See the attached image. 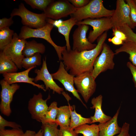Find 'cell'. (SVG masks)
I'll return each mask as SVG.
<instances>
[{
  "label": "cell",
  "instance_id": "obj_1",
  "mask_svg": "<svg viewBox=\"0 0 136 136\" xmlns=\"http://www.w3.org/2000/svg\"><path fill=\"white\" fill-rule=\"evenodd\" d=\"M107 36L106 31L98 38L96 46L91 50L80 52L64 49L62 52V60L66 70L75 77L86 72H92L94 62L101 52Z\"/></svg>",
  "mask_w": 136,
  "mask_h": 136
},
{
  "label": "cell",
  "instance_id": "obj_2",
  "mask_svg": "<svg viewBox=\"0 0 136 136\" xmlns=\"http://www.w3.org/2000/svg\"><path fill=\"white\" fill-rule=\"evenodd\" d=\"M114 10H110L104 6L102 0H92L84 6L77 9L71 15L78 22L88 18H99L111 17Z\"/></svg>",
  "mask_w": 136,
  "mask_h": 136
},
{
  "label": "cell",
  "instance_id": "obj_3",
  "mask_svg": "<svg viewBox=\"0 0 136 136\" xmlns=\"http://www.w3.org/2000/svg\"><path fill=\"white\" fill-rule=\"evenodd\" d=\"M54 26L48 23L43 27L37 28H33L23 26L21 27L18 35L20 39L25 40L31 38H39L46 40L54 48L59 61L62 60V52L66 48V46H61L57 45L52 40L50 36L51 30Z\"/></svg>",
  "mask_w": 136,
  "mask_h": 136
},
{
  "label": "cell",
  "instance_id": "obj_4",
  "mask_svg": "<svg viewBox=\"0 0 136 136\" xmlns=\"http://www.w3.org/2000/svg\"><path fill=\"white\" fill-rule=\"evenodd\" d=\"M11 17L18 16L21 19V22L24 26L30 28H37L42 27L47 23L45 14L35 13L28 10L23 3H21L18 8L13 9Z\"/></svg>",
  "mask_w": 136,
  "mask_h": 136
},
{
  "label": "cell",
  "instance_id": "obj_5",
  "mask_svg": "<svg viewBox=\"0 0 136 136\" xmlns=\"http://www.w3.org/2000/svg\"><path fill=\"white\" fill-rule=\"evenodd\" d=\"M115 55L110 46L104 43L100 55L96 58L93 63L91 73L95 79L100 73L114 68L115 64L114 58Z\"/></svg>",
  "mask_w": 136,
  "mask_h": 136
},
{
  "label": "cell",
  "instance_id": "obj_6",
  "mask_svg": "<svg viewBox=\"0 0 136 136\" xmlns=\"http://www.w3.org/2000/svg\"><path fill=\"white\" fill-rule=\"evenodd\" d=\"M95 80L90 72H86L74 77V84L76 90L86 103L88 102L95 91L96 84Z\"/></svg>",
  "mask_w": 136,
  "mask_h": 136
},
{
  "label": "cell",
  "instance_id": "obj_7",
  "mask_svg": "<svg viewBox=\"0 0 136 136\" xmlns=\"http://www.w3.org/2000/svg\"><path fill=\"white\" fill-rule=\"evenodd\" d=\"M77 9L68 0H53L44 11L47 18L57 20L71 15Z\"/></svg>",
  "mask_w": 136,
  "mask_h": 136
},
{
  "label": "cell",
  "instance_id": "obj_8",
  "mask_svg": "<svg viewBox=\"0 0 136 136\" xmlns=\"http://www.w3.org/2000/svg\"><path fill=\"white\" fill-rule=\"evenodd\" d=\"M85 24L92 26L93 30L89 32L87 38L91 43L102 35L104 32L112 28L111 17H104L99 18H88L77 22L76 25Z\"/></svg>",
  "mask_w": 136,
  "mask_h": 136
},
{
  "label": "cell",
  "instance_id": "obj_9",
  "mask_svg": "<svg viewBox=\"0 0 136 136\" xmlns=\"http://www.w3.org/2000/svg\"><path fill=\"white\" fill-rule=\"evenodd\" d=\"M27 41L20 39L16 33H14L11 42L2 51L15 63L18 69H21L22 60L25 57L22 51Z\"/></svg>",
  "mask_w": 136,
  "mask_h": 136
},
{
  "label": "cell",
  "instance_id": "obj_10",
  "mask_svg": "<svg viewBox=\"0 0 136 136\" xmlns=\"http://www.w3.org/2000/svg\"><path fill=\"white\" fill-rule=\"evenodd\" d=\"M111 19L112 28L118 29L125 24L131 29L135 28L131 19L129 6L124 0L117 1L116 8Z\"/></svg>",
  "mask_w": 136,
  "mask_h": 136
},
{
  "label": "cell",
  "instance_id": "obj_11",
  "mask_svg": "<svg viewBox=\"0 0 136 136\" xmlns=\"http://www.w3.org/2000/svg\"><path fill=\"white\" fill-rule=\"evenodd\" d=\"M0 84L1 87L0 111L4 115L9 116L12 112L10 104L14 95L19 89L20 86L16 83L9 84L4 79L1 80Z\"/></svg>",
  "mask_w": 136,
  "mask_h": 136
},
{
  "label": "cell",
  "instance_id": "obj_12",
  "mask_svg": "<svg viewBox=\"0 0 136 136\" xmlns=\"http://www.w3.org/2000/svg\"><path fill=\"white\" fill-rule=\"evenodd\" d=\"M59 64L58 70L55 73L51 74L53 79L59 81L63 85L66 90L72 93L74 97L87 108L86 105L82 101L74 86L75 76L68 73L63 62L60 61Z\"/></svg>",
  "mask_w": 136,
  "mask_h": 136
},
{
  "label": "cell",
  "instance_id": "obj_13",
  "mask_svg": "<svg viewBox=\"0 0 136 136\" xmlns=\"http://www.w3.org/2000/svg\"><path fill=\"white\" fill-rule=\"evenodd\" d=\"M89 29V26L88 25L81 24L78 25L73 35L72 50L80 52L91 50L96 47L97 44L91 43L87 38L86 34Z\"/></svg>",
  "mask_w": 136,
  "mask_h": 136
},
{
  "label": "cell",
  "instance_id": "obj_14",
  "mask_svg": "<svg viewBox=\"0 0 136 136\" xmlns=\"http://www.w3.org/2000/svg\"><path fill=\"white\" fill-rule=\"evenodd\" d=\"M51 96L49 94L47 98L43 99L41 92L37 94H34L29 101L28 109L32 119L41 122L48 108L47 101Z\"/></svg>",
  "mask_w": 136,
  "mask_h": 136
},
{
  "label": "cell",
  "instance_id": "obj_15",
  "mask_svg": "<svg viewBox=\"0 0 136 136\" xmlns=\"http://www.w3.org/2000/svg\"><path fill=\"white\" fill-rule=\"evenodd\" d=\"M37 74L34 78V82H37L40 80L42 81L45 86L46 90H52L53 93L55 92L61 94L63 92V89L59 86L54 81L52 76L48 69L46 61V57L43 60L42 67L40 70L36 69L34 71Z\"/></svg>",
  "mask_w": 136,
  "mask_h": 136
},
{
  "label": "cell",
  "instance_id": "obj_16",
  "mask_svg": "<svg viewBox=\"0 0 136 136\" xmlns=\"http://www.w3.org/2000/svg\"><path fill=\"white\" fill-rule=\"evenodd\" d=\"M36 67L34 66L19 72L5 73L3 74L4 78L3 79L10 85L17 83H26L31 84L46 92V90L43 85L35 83L34 82V78L30 77L29 76L30 71Z\"/></svg>",
  "mask_w": 136,
  "mask_h": 136
},
{
  "label": "cell",
  "instance_id": "obj_17",
  "mask_svg": "<svg viewBox=\"0 0 136 136\" xmlns=\"http://www.w3.org/2000/svg\"><path fill=\"white\" fill-rule=\"evenodd\" d=\"M47 22L52 24L58 28L59 33L64 36L66 41V46L67 50L71 49L69 41V35L71 30L73 27L76 25L78 22L76 19L73 17L66 20H54L47 18Z\"/></svg>",
  "mask_w": 136,
  "mask_h": 136
},
{
  "label": "cell",
  "instance_id": "obj_18",
  "mask_svg": "<svg viewBox=\"0 0 136 136\" xmlns=\"http://www.w3.org/2000/svg\"><path fill=\"white\" fill-rule=\"evenodd\" d=\"M120 109V107L112 118L107 121L98 124L99 129V136H114L119 134L121 127L118 123V118Z\"/></svg>",
  "mask_w": 136,
  "mask_h": 136
},
{
  "label": "cell",
  "instance_id": "obj_19",
  "mask_svg": "<svg viewBox=\"0 0 136 136\" xmlns=\"http://www.w3.org/2000/svg\"><path fill=\"white\" fill-rule=\"evenodd\" d=\"M103 99L102 95L100 94L91 99V102L92 106L91 108L95 109V113L93 116L90 117L91 120V124L97 122L103 123L112 118L111 117L105 114L101 108Z\"/></svg>",
  "mask_w": 136,
  "mask_h": 136
},
{
  "label": "cell",
  "instance_id": "obj_20",
  "mask_svg": "<svg viewBox=\"0 0 136 136\" xmlns=\"http://www.w3.org/2000/svg\"><path fill=\"white\" fill-rule=\"evenodd\" d=\"M73 109V106H64L58 107L56 122L60 127H69L71 112Z\"/></svg>",
  "mask_w": 136,
  "mask_h": 136
},
{
  "label": "cell",
  "instance_id": "obj_21",
  "mask_svg": "<svg viewBox=\"0 0 136 136\" xmlns=\"http://www.w3.org/2000/svg\"><path fill=\"white\" fill-rule=\"evenodd\" d=\"M122 52L128 54L130 62L136 66V42L131 40L123 42L122 45L115 50V53L117 54Z\"/></svg>",
  "mask_w": 136,
  "mask_h": 136
},
{
  "label": "cell",
  "instance_id": "obj_22",
  "mask_svg": "<svg viewBox=\"0 0 136 136\" xmlns=\"http://www.w3.org/2000/svg\"><path fill=\"white\" fill-rule=\"evenodd\" d=\"M45 50L46 47L43 44L32 40L26 42L22 51V54L25 57H28L37 53L43 54Z\"/></svg>",
  "mask_w": 136,
  "mask_h": 136
},
{
  "label": "cell",
  "instance_id": "obj_23",
  "mask_svg": "<svg viewBox=\"0 0 136 136\" xmlns=\"http://www.w3.org/2000/svg\"><path fill=\"white\" fill-rule=\"evenodd\" d=\"M18 67L14 62L6 56L2 51L0 52V74L16 72Z\"/></svg>",
  "mask_w": 136,
  "mask_h": 136
},
{
  "label": "cell",
  "instance_id": "obj_24",
  "mask_svg": "<svg viewBox=\"0 0 136 136\" xmlns=\"http://www.w3.org/2000/svg\"><path fill=\"white\" fill-rule=\"evenodd\" d=\"M73 109L71 112L70 128L74 129L76 127L85 124H91V120L90 118H86L83 117L81 114L76 112L75 106H73Z\"/></svg>",
  "mask_w": 136,
  "mask_h": 136
},
{
  "label": "cell",
  "instance_id": "obj_25",
  "mask_svg": "<svg viewBox=\"0 0 136 136\" xmlns=\"http://www.w3.org/2000/svg\"><path fill=\"white\" fill-rule=\"evenodd\" d=\"M74 130L77 133L81 134L83 136H99L98 125L94 123L83 124L75 128Z\"/></svg>",
  "mask_w": 136,
  "mask_h": 136
},
{
  "label": "cell",
  "instance_id": "obj_26",
  "mask_svg": "<svg viewBox=\"0 0 136 136\" xmlns=\"http://www.w3.org/2000/svg\"><path fill=\"white\" fill-rule=\"evenodd\" d=\"M56 102H52L45 112L41 122L42 124L56 122L58 107Z\"/></svg>",
  "mask_w": 136,
  "mask_h": 136
},
{
  "label": "cell",
  "instance_id": "obj_27",
  "mask_svg": "<svg viewBox=\"0 0 136 136\" xmlns=\"http://www.w3.org/2000/svg\"><path fill=\"white\" fill-rule=\"evenodd\" d=\"M14 33L9 27L0 30V50L2 51L12 40Z\"/></svg>",
  "mask_w": 136,
  "mask_h": 136
},
{
  "label": "cell",
  "instance_id": "obj_28",
  "mask_svg": "<svg viewBox=\"0 0 136 136\" xmlns=\"http://www.w3.org/2000/svg\"><path fill=\"white\" fill-rule=\"evenodd\" d=\"M58 126L56 122L42 124L41 129L43 136H62L60 130L58 128Z\"/></svg>",
  "mask_w": 136,
  "mask_h": 136
},
{
  "label": "cell",
  "instance_id": "obj_29",
  "mask_svg": "<svg viewBox=\"0 0 136 136\" xmlns=\"http://www.w3.org/2000/svg\"><path fill=\"white\" fill-rule=\"evenodd\" d=\"M41 55L39 53L30 57H25L22 62V67L27 70L34 66L40 65L41 64Z\"/></svg>",
  "mask_w": 136,
  "mask_h": 136
},
{
  "label": "cell",
  "instance_id": "obj_30",
  "mask_svg": "<svg viewBox=\"0 0 136 136\" xmlns=\"http://www.w3.org/2000/svg\"><path fill=\"white\" fill-rule=\"evenodd\" d=\"M53 0H24V1L33 9L43 11Z\"/></svg>",
  "mask_w": 136,
  "mask_h": 136
},
{
  "label": "cell",
  "instance_id": "obj_31",
  "mask_svg": "<svg viewBox=\"0 0 136 136\" xmlns=\"http://www.w3.org/2000/svg\"><path fill=\"white\" fill-rule=\"evenodd\" d=\"M118 29L125 35L127 38L126 41L131 40L136 42V33L128 25L124 24Z\"/></svg>",
  "mask_w": 136,
  "mask_h": 136
},
{
  "label": "cell",
  "instance_id": "obj_32",
  "mask_svg": "<svg viewBox=\"0 0 136 136\" xmlns=\"http://www.w3.org/2000/svg\"><path fill=\"white\" fill-rule=\"evenodd\" d=\"M24 133L21 129H0V136H21Z\"/></svg>",
  "mask_w": 136,
  "mask_h": 136
},
{
  "label": "cell",
  "instance_id": "obj_33",
  "mask_svg": "<svg viewBox=\"0 0 136 136\" xmlns=\"http://www.w3.org/2000/svg\"><path fill=\"white\" fill-rule=\"evenodd\" d=\"M6 127H9L15 129H21V126L15 122L10 121L5 119L0 115V129H5Z\"/></svg>",
  "mask_w": 136,
  "mask_h": 136
},
{
  "label": "cell",
  "instance_id": "obj_34",
  "mask_svg": "<svg viewBox=\"0 0 136 136\" xmlns=\"http://www.w3.org/2000/svg\"><path fill=\"white\" fill-rule=\"evenodd\" d=\"M126 1L130 8L131 22L135 27H136V5L134 0H126Z\"/></svg>",
  "mask_w": 136,
  "mask_h": 136
},
{
  "label": "cell",
  "instance_id": "obj_35",
  "mask_svg": "<svg viewBox=\"0 0 136 136\" xmlns=\"http://www.w3.org/2000/svg\"><path fill=\"white\" fill-rule=\"evenodd\" d=\"M59 129L62 136H78L74 130L71 129L69 127H60Z\"/></svg>",
  "mask_w": 136,
  "mask_h": 136
},
{
  "label": "cell",
  "instance_id": "obj_36",
  "mask_svg": "<svg viewBox=\"0 0 136 136\" xmlns=\"http://www.w3.org/2000/svg\"><path fill=\"white\" fill-rule=\"evenodd\" d=\"M12 18L5 17L0 19V30L6 27H9L13 24L14 21Z\"/></svg>",
  "mask_w": 136,
  "mask_h": 136
},
{
  "label": "cell",
  "instance_id": "obj_37",
  "mask_svg": "<svg viewBox=\"0 0 136 136\" xmlns=\"http://www.w3.org/2000/svg\"><path fill=\"white\" fill-rule=\"evenodd\" d=\"M69 1L77 9L81 8L88 4L89 0H69Z\"/></svg>",
  "mask_w": 136,
  "mask_h": 136
},
{
  "label": "cell",
  "instance_id": "obj_38",
  "mask_svg": "<svg viewBox=\"0 0 136 136\" xmlns=\"http://www.w3.org/2000/svg\"><path fill=\"white\" fill-rule=\"evenodd\" d=\"M126 65L130 70L132 75V80L134 87L136 88V66L130 62H127Z\"/></svg>",
  "mask_w": 136,
  "mask_h": 136
},
{
  "label": "cell",
  "instance_id": "obj_39",
  "mask_svg": "<svg viewBox=\"0 0 136 136\" xmlns=\"http://www.w3.org/2000/svg\"><path fill=\"white\" fill-rule=\"evenodd\" d=\"M130 125L125 122L123 123L120 133L116 136H130L129 133Z\"/></svg>",
  "mask_w": 136,
  "mask_h": 136
},
{
  "label": "cell",
  "instance_id": "obj_40",
  "mask_svg": "<svg viewBox=\"0 0 136 136\" xmlns=\"http://www.w3.org/2000/svg\"><path fill=\"white\" fill-rule=\"evenodd\" d=\"M113 35L114 36L122 40L123 42L126 41L127 38L125 35L122 31L116 29L112 28Z\"/></svg>",
  "mask_w": 136,
  "mask_h": 136
},
{
  "label": "cell",
  "instance_id": "obj_41",
  "mask_svg": "<svg viewBox=\"0 0 136 136\" xmlns=\"http://www.w3.org/2000/svg\"><path fill=\"white\" fill-rule=\"evenodd\" d=\"M108 40L109 42L116 45H122L123 43L122 40L115 36L112 38L109 39Z\"/></svg>",
  "mask_w": 136,
  "mask_h": 136
},
{
  "label": "cell",
  "instance_id": "obj_42",
  "mask_svg": "<svg viewBox=\"0 0 136 136\" xmlns=\"http://www.w3.org/2000/svg\"><path fill=\"white\" fill-rule=\"evenodd\" d=\"M36 133L34 131L27 130L21 136H35Z\"/></svg>",
  "mask_w": 136,
  "mask_h": 136
},
{
  "label": "cell",
  "instance_id": "obj_43",
  "mask_svg": "<svg viewBox=\"0 0 136 136\" xmlns=\"http://www.w3.org/2000/svg\"><path fill=\"white\" fill-rule=\"evenodd\" d=\"M35 136H43V131L42 129H40L36 133Z\"/></svg>",
  "mask_w": 136,
  "mask_h": 136
},
{
  "label": "cell",
  "instance_id": "obj_44",
  "mask_svg": "<svg viewBox=\"0 0 136 136\" xmlns=\"http://www.w3.org/2000/svg\"><path fill=\"white\" fill-rule=\"evenodd\" d=\"M134 2L136 5V0H134Z\"/></svg>",
  "mask_w": 136,
  "mask_h": 136
}]
</instances>
